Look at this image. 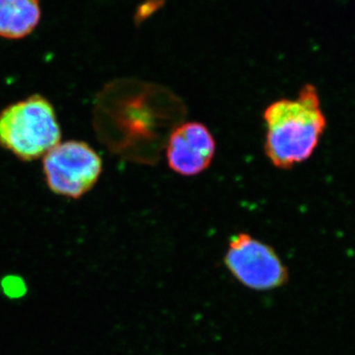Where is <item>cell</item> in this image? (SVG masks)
I'll return each mask as SVG.
<instances>
[{
  "instance_id": "1",
  "label": "cell",
  "mask_w": 355,
  "mask_h": 355,
  "mask_svg": "<svg viewBox=\"0 0 355 355\" xmlns=\"http://www.w3.org/2000/svg\"><path fill=\"white\" fill-rule=\"evenodd\" d=\"M265 151L275 167L288 169L309 158L326 128L317 90L301 89L297 99L273 102L263 113Z\"/></svg>"
},
{
  "instance_id": "2",
  "label": "cell",
  "mask_w": 355,
  "mask_h": 355,
  "mask_svg": "<svg viewBox=\"0 0 355 355\" xmlns=\"http://www.w3.org/2000/svg\"><path fill=\"white\" fill-rule=\"evenodd\" d=\"M116 86L119 89L118 84ZM123 86L127 96H123L119 89L121 92L119 105L102 94L96 119L100 123L111 121L112 125L119 123V133L121 137L127 133L128 142L133 140L139 146L140 142L151 141L156 150L160 151L166 137L169 139L179 123L173 119H166L165 110L157 109V103L169 92L150 84L123 83Z\"/></svg>"
},
{
  "instance_id": "3",
  "label": "cell",
  "mask_w": 355,
  "mask_h": 355,
  "mask_svg": "<svg viewBox=\"0 0 355 355\" xmlns=\"http://www.w3.org/2000/svg\"><path fill=\"white\" fill-rule=\"evenodd\" d=\"M60 137L55 109L42 96H30L0 114V146L22 160L44 157Z\"/></svg>"
},
{
  "instance_id": "4",
  "label": "cell",
  "mask_w": 355,
  "mask_h": 355,
  "mask_svg": "<svg viewBox=\"0 0 355 355\" xmlns=\"http://www.w3.org/2000/svg\"><path fill=\"white\" fill-rule=\"evenodd\" d=\"M102 169L99 154L83 141L60 142L44 156L43 170L49 188L65 198L85 195L97 183Z\"/></svg>"
},
{
  "instance_id": "5",
  "label": "cell",
  "mask_w": 355,
  "mask_h": 355,
  "mask_svg": "<svg viewBox=\"0 0 355 355\" xmlns=\"http://www.w3.org/2000/svg\"><path fill=\"white\" fill-rule=\"evenodd\" d=\"M224 263L236 280L251 291H273L288 282V270L277 252L247 233L230 238Z\"/></svg>"
},
{
  "instance_id": "6",
  "label": "cell",
  "mask_w": 355,
  "mask_h": 355,
  "mask_svg": "<svg viewBox=\"0 0 355 355\" xmlns=\"http://www.w3.org/2000/svg\"><path fill=\"white\" fill-rule=\"evenodd\" d=\"M216 153V140L209 128L197 121L177 125L167 142L168 165L183 176L205 171Z\"/></svg>"
},
{
  "instance_id": "7",
  "label": "cell",
  "mask_w": 355,
  "mask_h": 355,
  "mask_svg": "<svg viewBox=\"0 0 355 355\" xmlns=\"http://www.w3.org/2000/svg\"><path fill=\"white\" fill-rule=\"evenodd\" d=\"M41 15L39 0H0V37L25 38L36 29Z\"/></svg>"
}]
</instances>
